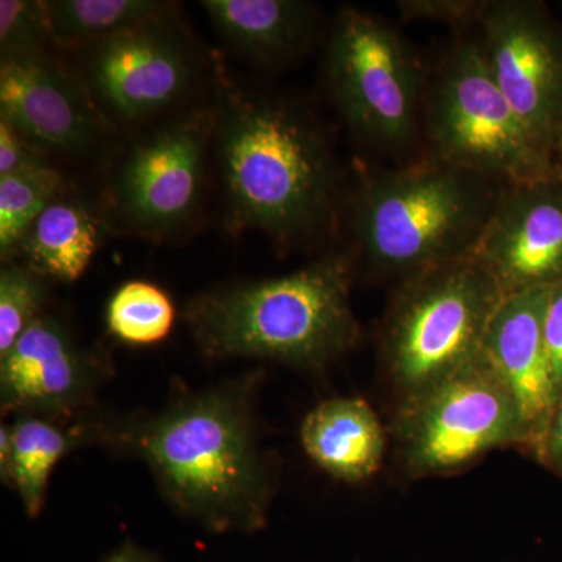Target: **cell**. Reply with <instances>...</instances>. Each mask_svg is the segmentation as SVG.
Instances as JSON below:
<instances>
[{
	"label": "cell",
	"mask_w": 562,
	"mask_h": 562,
	"mask_svg": "<svg viewBox=\"0 0 562 562\" xmlns=\"http://www.w3.org/2000/svg\"><path fill=\"white\" fill-rule=\"evenodd\" d=\"M214 149L238 228L295 246L333 231L346 191L321 125L297 103L266 94H232L216 109Z\"/></svg>",
	"instance_id": "1"
},
{
	"label": "cell",
	"mask_w": 562,
	"mask_h": 562,
	"mask_svg": "<svg viewBox=\"0 0 562 562\" xmlns=\"http://www.w3.org/2000/svg\"><path fill=\"white\" fill-rule=\"evenodd\" d=\"M430 157L364 173L347 195L351 268L395 283L472 257L503 188Z\"/></svg>",
	"instance_id": "2"
},
{
	"label": "cell",
	"mask_w": 562,
	"mask_h": 562,
	"mask_svg": "<svg viewBox=\"0 0 562 562\" xmlns=\"http://www.w3.org/2000/svg\"><path fill=\"white\" fill-rule=\"evenodd\" d=\"M353 273L338 251L288 276L202 295L188 305L187 321L211 357L319 368L360 336L350 303Z\"/></svg>",
	"instance_id": "3"
},
{
	"label": "cell",
	"mask_w": 562,
	"mask_h": 562,
	"mask_svg": "<svg viewBox=\"0 0 562 562\" xmlns=\"http://www.w3.org/2000/svg\"><path fill=\"white\" fill-rule=\"evenodd\" d=\"M180 512L216 527L260 522L268 480L247 406L232 392L184 398L133 439Z\"/></svg>",
	"instance_id": "4"
},
{
	"label": "cell",
	"mask_w": 562,
	"mask_h": 562,
	"mask_svg": "<svg viewBox=\"0 0 562 562\" xmlns=\"http://www.w3.org/2000/svg\"><path fill=\"white\" fill-rule=\"evenodd\" d=\"M431 61L384 18L344 7L325 50V85L336 111L366 146L408 161L420 147Z\"/></svg>",
	"instance_id": "5"
},
{
	"label": "cell",
	"mask_w": 562,
	"mask_h": 562,
	"mask_svg": "<svg viewBox=\"0 0 562 562\" xmlns=\"http://www.w3.org/2000/svg\"><path fill=\"white\" fill-rule=\"evenodd\" d=\"M505 292L472 257L402 281L382 330L384 368L402 403L468 368Z\"/></svg>",
	"instance_id": "6"
},
{
	"label": "cell",
	"mask_w": 562,
	"mask_h": 562,
	"mask_svg": "<svg viewBox=\"0 0 562 562\" xmlns=\"http://www.w3.org/2000/svg\"><path fill=\"white\" fill-rule=\"evenodd\" d=\"M460 32L431 63L422 155L503 184L560 171L525 131L491 76L475 33Z\"/></svg>",
	"instance_id": "7"
},
{
	"label": "cell",
	"mask_w": 562,
	"mask_h": 562,
	"mask_svg": "<svg viewBox=\"0 0 562 562\" xmlns=\"http://www.w3.org/2000/svg\"><path fill=\"white\" fill-rule=\"evenodd\" d=\"M216 109L177 111L125 146L111 168L106 213L114 227L139 238H169L202 205Z\"/></svg>",
	"instance_id": "8"
},
{
	"label": "cell",
	"mask_w": 562,
	"mask_h": 562,
	"mask_svg": "<svg viewBox=\"0 0 562 562\" xmlns=\"http://www.w3.org/2000/svg\"><path fill=\"white\" fill-rule=\"evenodd\" d=\"M397 431L403 457L417 473L453 471L498 447H530L513 392L483 355L402 403Z\"/></svg>",
	"instance_id": "9"
},
{
	"label": "cell",
	"mask_w": 562,
	"mask_h": 562,
	"mask_svg": "<svg viewBox=\"0 0 562 562\" xmlns=\"http://www.w3.org/2000/svg\"><path fill=\"white\" fill-rule=\"evenodd\" d=\"M473 32L525 131L562 166V22L538 0H487Z\"/></svg>",
	"instance_id": "10"
},
{
	"label": "cell",
	"mask_w": 562,
	"mask_h": 562,
	"mask_svg": "<svg viewBox=\"0 0 562 562\" xmlns=\"http://www.w3.org/2000/svg\"><path fill=\"white\" fill-rule=\"evenodd\" d=\"M173 18L80 49L74 70L103 124L133 127L160 117L194 91L201 61Z\"/></svg>",
	"instance_id": "11"
},
{
	"label": "cell",
	"mask_w": 562,
	"mask_h": 562,
	"mask_svg": "<svg viewBox=\"0 0 562 562\" xmlns=\"http://www.w3.org/2000/svg\"><path fill=\"white\" fill-rule=\"evenodd\" d=\"M505 295L562 281V168L506 184L472 255Z\"/></svg>",
	"instance_id": "12"
},
{
	"label": "cell",
	"mask_w": 562,
	"mask_h": 562,
	"mask_svg": "<svg viewBox=\"0 0 562 562\" xmlns=\"http://www.w3.org/2000/svg\"><path fill=\"white\" fill-rule=\"evenodd\" d=\"M0 117L46 154H88L105 127L77 74L49 50L2 57Z\"/></svg>",
	"instance_id": "13"
},
{
	"label": "cell",
	"mask_w": 562,
	"mask_h": 562,
	"mask_svg": "<svg viewBox=\"0 0 562 562\" xmlns=\"http://www.w3.org/2000/svg\"><path fill=\"white\" fill-rule=\"evenodd\" d=\"M94 366L63 324L40 316L0 357L3 413L54 417L68 414L90 394Z\"/></svg>",
	"instance_id": "14"
},
{
	"label": "cell",
	"mask_w": 562,
	"mask_h": 562,
	"mask_svg": "<svg viewBox=\"0 0 562 562\" xmlns=\"http://www.w3.org/2000/svg\"><path fill=\"white\" fill-rule=\"evenodd\" d=\"M550 288L505 295L484 339L483 357L513 392L535 452L557 405L543 319Z\"/></svg>",
	"instance_id": "15"
},
{
	"label": "cell",
	"mask_w": 562,
	"mask_h": 562,
	"mask_svg": "<svg viewBox=\"0 0 562 562\" xmlns=\"http://www.w3.org/2000/svg\"><path fill=\"white\" fill-rule=\"evenodd\" d=\"M201 5L233 49L265 66L297 60L319 27L317 7L303 0H203Z\"/></svg>",
	"instance_id": "16"
},
{
	"label": "cell",
	"mask_w": 562,
	"mask_h": 562,
	"mask_svg": "<svg viewBox=\"0 0 562 562\" xmlns=\"http://www.w3.org/2000/svg\"><path fill=\"white\" fill-rule=\"evenodd\" d=\"M301 438L319 468L346 482H361L379 471L386 449L382 424L361 398L321 403L303 420Z\"/></svg>",
	"instance_id": "17"
},
{
	"label": "cell",
	"mask_w": 562,
	"mask_h": 562,
	"mask_svg": "<svg viewBox=\"0 0 562 562\" xmlns=\"http://www.w3.org/2000/svg\"><path fill=\"white\" fill-rule=\"evenodd\" d=\"M102 241V221L91 206L66 191L33 221L14 258L44 279L76 281Z\"/></svg>",
	"instance_id": "18"
},
{
	"label": "cell",
	"mask_w": 562,
	"mask_h": 562,
	"mask_svg": "<svg viewBox=\"0 0 562 562\" xmlns=\"http://www.w3.org/2000/svg\"><path fill=\"white\" fill-rule=\"evenodd\" d=\"M47 24L54 46L83 49L99 41L173 18V3L160 0H49Z\"/></svg>",
	"instance_id": "19"
},
{
	"label": "cell",
	"mask_w": 562,
	"mask_h": 562,
	"mask_svg": "<svg viewBox=\"0 0 562 562\" xmlns=\"http://www.w3.org/2000/svg\"><path fill=\"white\" fill-rule=\"evenodd\" d=\"M72 439L54 422L21 416L10 427V453L0 465L3 482L13 484L29 516H38L46 498L50 473L69 452Z\"/></svg>",
	"instance_id": "20"
},
{
	"label": "cell",
	"mask_w": 562,
	"mask_h": 562,
	"mask_svg": "<svg viewBox=\"0 0 562 562\" xmlns=\"http://www.w3.org/2000/svg\"><path fill=\"white\" fill-rule=\"evenodd\" d=\"M63 192L65 181L50 162L0 177V254L3 261L13 260L24 233Z\"/></svg>",
	"instance_id": "21"
},
{
	"label": "cell",
	"mask_w": 562,
	"mask_h": 562,
	"mask_svg": "<svg viewBox=\"0 0 562 562\" xmlns=\"http://www.w3.org/2000/svg\"><path fill=\"white\" fill-rule=\"evenodd\" d=\"M173 321L171 297L149 281H127L106 306L111 335L132 346H150L168 338Z\"/></svg>",
	"instance_id": "22"
},
{
	"label": "cell",
	"mask_w": 562,
	"mask_h": 562,
	"mask_svg": "<svg viewBox=\"0 0 562 562\" xmlns=\"http://www.w3.org/2000/svg\"><path fill=\"white\" fill-rule=\"evenodd\" d=\"M46 279L24 262L9 261L0 272V357L38 319Z\"/></svg>",
	"instance_id": "23"
},
{
	"label": "cell",
	"mask_w": 562,
	"mask_h": 562,
	"mask_svg": "<svg viewBox=\"0 0 562 562\" xmlns=\"http://www.w3.org/2000/svg\"><path fill=\"white\" fill-rule=\"evenodd\" d=\"M52 44L43 0H2L0 2V54H33Z\"/></svg>",
	"instance_id": "24"
},
{
	"label": "cell",
	"mask_w": 562,
	"mask_h": 562,
	"mask_svg": "<svg viewBox=\"0 0 562 562\" xmlns=\"http://www.w3.org/2000/svg\"><path fill=\"white\" fill-rule=\"evenodd\" d=\"M487 0H397L398 20L406 22H439L454 32L473 31L486 9Z\"/></svg>",
	"instance_id": "25"
},
{
	"label": "cell",
	"mask_w": 562,
	"mask_h": 562,
	"mask_svg": "<svg viewBox=\"0 0 562 562\" xmlns=\"http://www.w3.org/2000/svg\"><path fill=\"white\" fill-rule=\"evenodd\" d=\"M46 155V151L25 138L9 121L0 117V177L49 162Z\"/></svg>",
	"instance_id": "26"
},
{
	"label": "cell",
	"mask_w": 562,
	"mask_h": 562,
	"mask_svg": "<svg viewBox=\"0 0 562 562\" xmlns=\"http://www.w3.org/2000/svg\"><path fill=\"white\" fill-rule=\"evenodd\" d=\"M543 336L558 402L562 397V281L550 288L543 319Z\"/></svg>",
	"instance_id": "27"
},
{
	"label": "cell",
	"mask_w": 562,
	"mask_h": 562,
	"mask_svg": "<svg viewBox=\"0 0 562 562\" xmlns=\"http://www.w3.org/2000/svg\"><path fill=\"white\" fill-rule=\"evenodd\" d=\"M535 454L550 471L558 473L562 479V397L557 402L547 420Z\"/></svg>",
	"instance_id": "28"
},
{
	"label": "cell",
	"mask_w": 562,
	"mask_h": 562,
	"mask_svg": "<svg viewBox=\"0 0 562 562\" xmlns=\"http://www.w3.org/2000/svg\"><path fill=\"white\" fill-rule=\"evenodd\" d=\"M113 562H139V561L133 557H121V558H117V560H114Z\"/></svg>",
	"instance_id": "29"
}]
</instances>
